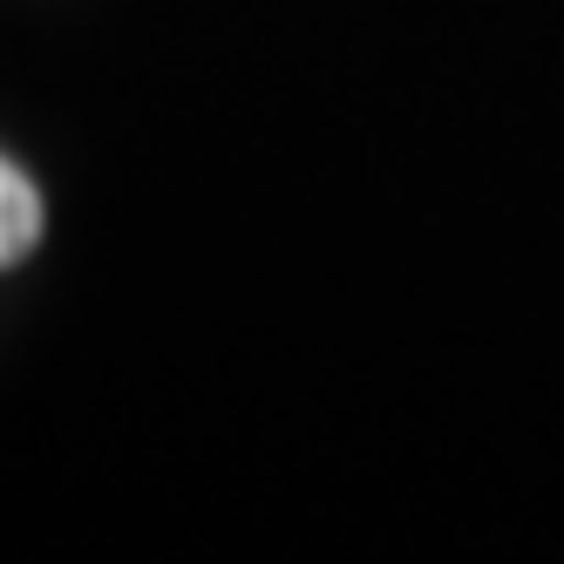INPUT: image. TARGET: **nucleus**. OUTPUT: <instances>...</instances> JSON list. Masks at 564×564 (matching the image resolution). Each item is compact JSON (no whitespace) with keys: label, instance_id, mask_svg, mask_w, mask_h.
<instances>
[{"label":"nucleus","instance_id":"nucleus-1","mask_svg":"<svg viewBox=\"0 0 564 564\" xmlns=\"http://www.w3.org/2000/svg\"><path fill=\"white\" fill-rule=\"evenodd\" d=\"M34 238H42V191L28 184L21 164H8V156H0V265L28 259Z\"/></svg>","mask_w":564,"mask_h":564}]
</instances>
